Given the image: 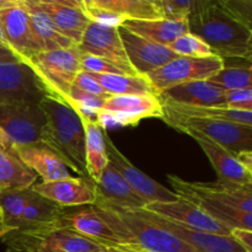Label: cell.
Here are the masks:
<instances>
[{
  "mask_svg": "<svg viewBox=\"0 0 252 252\" xmlns=\"http://www.w3.org/2000/svg\"><path fill=\"white\" fill-rule=\"evenodd\" d=\"M189 31L203 39L221 59H241L250 63L252 29L231 16L218 0L187 15Z\"/></svg>",
  "mask_w": 252,
  "mask_h": 252,
  "instance_id": "obj_1",
  "label": "cell"
},
{
  "mask_svg": "<svg viewBox=\"0 0 252 252\" xmlns=\"http://www.w3.org/2000/svg\"><path fill=\"white\" fill-rule=\"evenodd\" d=\"M46 123L41 142L51 148L80 177H89L85 161V132L80 115L64 101L46 95L39 101ZM90 179V177H89Z\"/></svg>",
  "mask_w": 252,
  "mask_h": 252,
  "instance_id": "obj_2",
  "label": "cell"
},
{
  "mask_svg": "<svg viewBox=\"0 0 252 252\" xmlns=\"http://www.w3.org/2000/svg\"><path fill=\"white\" fill-rule=\"evenodd\" d=\"M1 240L6 252H96L105 248L63 225L61 219L46 225L14 229Z\"/></svg>",
  "mask_w": 252,
  "mask_h": 252,
  "instance_id": "obj_3",
  "label": "cell"
},
{
  "mask_svg": "<svg viewBox=\"0 0 252 252\" xmlns=\"http://www.w3.org/2000/svg\"><path fill=\"white\" fill-rule=\"evenodd\" d=\"M162 111L164 116L161 120L179 132L207 138L225 148L234 155L245 150H252V126L211 118L189 117L174 112L164 106Z\"/></svg>",
  "mask_w": 252,
  "mask_h": 252,
  "instance_id": "obj_4",
  "label": "cell"
},
{
  "mask_svg": "<svg viewBox=\"0 0 252 252\" xmlns=\"http://www.w3.org/2000/svg\"><path fill=\"white\" fill-rule=\"evenodd\" d=\"M81 52L78 47L41 51L25 63L31 66L47 94L68 103L74 79L81 71Z\"/></svg>",
  "mask_w": 252,
  "mask_h": 252,
  "instance_id": "obj_5",
  "label": "cell"
},
{
  "mask_svg": "<svg viewBox=\"0 0 252 252\" xmlns=\"http://www.w3.org/2000/svg\"><path fill=\"white\" fill-rule=\"evenodd\" d=\"M164 116L159 96L155 94L142 95H112L106 98L101 110L97 111L96 122L105 129L110 126H137L147 118Z\"/></svg>",
  "mask_w": 252,
  "mask_h": 252,
  "instance_id": "obj_6",
  "label": "cell"
},
{
  "mask_svg": "<svg viewBox=\"0 0 252 252\" xmlns=\"http://www.w3.org/2000/svg\"><path fill=\"white\" fill-rule=\"evenodd\" d=\"M108 208L116 214L123 228L132 238L133 243L143 252H196L174 234L142 216L138 209L128 211L113 207Z\"/></svg>",
  "mask_w": 252,
  "mask_h": 252,
  "instance_id": "obj_7",
  "label": "cell"
},
{
  "mask_svg": "<svg viewBox=\"0 0 252 252\" xmlns=\"http://www.w3.org/2000/svg\"><path fill=\"white\" fill-rule=\"evenodd\" d=\"M225 65V61L218 56L206 58L177 57L165 65L148 73L147 79L152 84L154 93L159 95L166 89L179 84L194 80H207Z\"/></svg>",
  "mask_w": 252,
  "mask_h": 252,
  "instance_id": "obj_8",
  "label": "cell"
},
{
  "mask_svg": "<svg viewBox=\"0 0 252 252\" xmlns=\"http://www.w3.org/2000/svg\"><path fill=\"white\" fill-rule=\"evenodd\" d=\"M48 95L25 62L0 63V105H38Z\"/></svg>",
  "mask_w": 252,
  "mask_h": 252,
  "instance_id": "obj_9",
  "label": "cell"
},
{
  "mask_svg": "<svg viewBox=\"0 0 252 252\" xmlns=\"http://www.w3.org/2000/svg\"><path fill=\"white\" fill-rule=\"evenodd\" d=\"M167 180L174 187L175 193H191L252 214V185L241 186L219 180L216 182H189L175 175H169Z\"/></svg>",
  "mask_w": 252,
  "mask_h": 252,
  "instance_id": "obj_10",
  "label": "cell"
},
{
  "mask_svg": "<svg viewBox=\"0 0 252 252\" xmlns=\"http://www.w3.org/2000/svg\"><path fill=\"white\" fill-rule=\"evenodd\" d=\"M44 123L39 105H0V132L14 147L41 142Z\"/></svg>",
  "mask_w": 252,
  "mask_h": 252,
  "instance_id": "obj_11",
  "label": "cell"
},
{
  "mask_svg": "<svg viewBox=\"0 0 252 252\" xmlns=\"http://www.w3.org/2000/svg\"><path fill=\"white\" fill-rule=\"evenodd\" d=\"M103 139L107 148L110 162L117 169V171L122 175L123 179L144 201L145 204L154 203V202H174L180 198L179 194L162 186L161 184L153 180L147 174L140 171L137 166H134L116 147L115 143L108 137L106 129H103Z\"/></svg>",
  "mask_w": 252,
  "mask_h": 252,
  "instance_id": "obj_12",
  "label": "cell"
},
{
  "mask_svg": "<svg viewBox=\"0 0 252 252\" xmlns=\"http://www.w3.org/2000/svg\"><path fill=\"white\" fill-rule=\"evenodd\" d=\"M76 47L81 53L100 57L112 63L113 65L118 66L126 74H130V75L137 74L130 65L125 48H123L122 41L118 33V26H110V25L91 21L80 43Z\"/></svg>",
  "mask_w": 252,
  "mask_h": 252,
  "instance_id": "obj_13",
  "label": "cell"
},
{
  "mask_svg": "<svg viewBox=\"0 0 252 252\" xmlns=\"http://www.w3.org/2000/svg\"><path fill=\"white\" fill-rule=\"evenodd\" d=\"M61 223L105 248H118L128 252H138L123 241L95 206H89L88 208L71 213L64 211L61 217Z\"/></svg>",
  "mask_w": 252,
  "mask_h": 252,
  "instance_id": "obj_14",
  "label": "cell"
},
{
  "mask_svg": "<svg viewBox=\"0 0 252 252\" xmlns=\"http://www.w3.org/2000/svg\"><path fill=\"white\" fill-rule=\"evenodd\" d=\"M0 27L7 48L20 62H26L37 52H41L34 39L29 10L25 4L0 9Z\"/></svg>",
  "mask_w": 252,
  "mask_h": 252,
  "instance_id": "obj_15",
  "label": "cell"
},
{
  "mask_svg": "<svg viewBox=\"0 0 252 252\" xmlns=\"http://www.w3.org/2000/svg\"><path fill=\"white\" fill-rule=\"evenodd\" d=\"M138 211L145 218L150 219L155 224L164 228L165 230L174 234L176 238L186 243L196 252H248L231 235L194 230V229L174 223L161 216L150 213L143 208Z\"/></svg>",
  "mask_w": 252,
  "mask_h": 252,
  "instance_id": "obj_16",
  "label": "cell"
},
{
  "mask_svg": "<svg viewBox=\"0 0 252 252\" xmlns=\"http://www.w3.org/2000/svg\"><path fill=\"white\" fill-rule=\"evenodd\" d=\"M118 33L130 65L139 75H147L172 59L181 57L174 53L167 46L143 38L123 26H118Z\"/></svg>",
  "mask_w": 252,
  "mask_h": 252,
  "instance_id": "obj_17",
  "label": "cell"
},
{
  "mask_svg": "<svg viewBox=\"0 0 252 252\" xmlns=\"http://www.w3.org/2000/svg\"><path fill=\"white\" fill-rule=\"evenodd\" d=\"M34 192L54 202L62 208L94 206L96 201L95 184L89 177H66L36 184L32 186Z\"/></svg>",
  "mask_w": 252,
  "mask_h": 252,
  "instance_id": "obj_18",
  "label": "cell"
},
{
  "mask_svg": "<svg viewBox=\"0 0 252 252\" xmlns=\"http://www.w3.org/2000/svg\"><path fill=\"white\" fill-rule=\"evenodd\" d=\"M143 209L164 217V218L180 224V225L186 226V228L230 235L229 229L214 220L203 209L182 198H179L174 202H154V203L147 204Z\"/></svg>",
  "mask_w": 252,
  "mask_h": 252,
  "instance_id": "obj_19",
  "label": "cell"
},
{
  "mask_svg": "<svg viewBox=\"0 0 252 252\" xmlns=\"http://www.w3.org/2000/svg\"><path fill=\"white\" fill-rule=\"evenodd\" d=\"M94 184L96 194L95 204L128 211L142 209L147 206L111 162L105 167L100 180Z\"/></svg>",
  "mask_w": 252,
  "mask_h": 252,
  "instance_id": "obj_20",
  "label": "cell"
},
{
  "mask_svg": "<svg viewBox=\"0 0 252 252\" xmlns=\"http://www.w3.org/2000/svg\"><path fill=\"white\" fill-rule=\"evenodd\" d=\"M189 137L193 138L198 143L201 149L208 158L213 169L216 170L219 181L241 185V186L252 185V172L248 171L238 161L235 155L231 154L221 145L217 144L207 138L201 137V135L191 134Z\"/></svg>",
  "mask_w": 252,
  "mask_h": 252,
  "instance_id": "obj_21",
  "label": "cell"
},
{
  "mask_svg": "<svg viewBox=\"0 0 252 252\" xmlns=\"http://www.w3.org/2000/svg\"><path fill=\"white\" fill-rule=\"evenodd\" d=\"M160 98L187 106H226L225 91L208 80H194L171 86Z\"/></svg>",
  "mask_w": 252,
  "mask_h": 252,
  "instance_id": "obj_22",
  "label": "cell"
},
{
  "mask_svg": "<svg viewBox=\"0 0 252 252\" xmlns=\"http://www.w3.org/2000/svg\"><path fill=\"white\" fill-rule=\"evenodd\" d=\"M14 148L22 162L34 174L41 176L43 182L70 177L65 164L51 148L42 142Z\"/></svg>",
  "mask_w": 252,
  "mask_h": 252,
  "instance_id": "obj_23",
  "label": "cell"
},
{
  "mask_svg": "<svg viewBox=\"0 0 252 252\" xmlns=\"http://www.w3.org/2000/svg\"><path fill=\"white\" fill-rule=\"evenodd\" d=\"M120 26H123L143 38L162 46H169L177 37L189 32L187 17H161L150 20L126 19Z\"/></svg>",
  "mask_w": 252,
  "mask_h": 252,
  "instance_id": "obj_24",
  "label": "cell"
},
{
  "mask_svg": "<svg viewBox=\"0 0 252 252\" xmlns=\"http://www.w3.org/2000/svg\"><path fill=\"white\" fill-rule=\"evenodd\" d=\"M37 175L22 162L15 148L0 132V189H24L33 186Z\"/></svg>",
  "mask_w": 252,
  "mask_h": 252,
  "instance_id": "obj_25",
  "label": "cell"
},
{
  "mask_svg": "<svg viewBox=\"0 0 252 252\" xmlns=\"http://www.w3.org/2000/svg\"><path fill=\"white\" fill-rule=\"evenodd\" d=\"M51 19L54 26L62 34L68 37L78 46L88 29L91 19L84 10L61 4H48L37 0H31Z\"/></svg>",
  "mask_w": 252,
  "mask_h": 252,
  "instance_id": "obj_26",
  "label": "cell"
},
{
  "mask_svg": "<svg viewBox=\"0 0 252 252\" xmlns=\"http://www.w3.org/2000/svg\"><path fill=\"white\" fill-rule=\"evenodd\" d=\"M103 11L106 14L126 19L150 20L165 17L162 10L149 0H89L85 12Z\"/></svg>",
  "mask_w": 252,
  "mask_h": 252,
  "instance_id": "obj_27",
  "label": "cell"
},
{
  "mask_svg": "<svg viewBox=\"0 0 252 252\" xmlns=\"http://www.w3.org/2000/svg\"><path fill=\"white\" fill-rule=\"evenodd\" d=\"M85 132V161L88 176L94 182H97L103 170L110 162L107 148L103 139V129L96 121L81 117Z\"/></svg>",
  "mask_w": 252,
  "mask_h": 252,
  "instance_id": "obj_28",
  "label": "cell"
},
{
  "mask_svg": "<svg viewBox=\"0 0 252 252\" xmlns=\"http://www.w3.org/2000/svg\"><path fill=\"white\" fill-rule=\"evenodd\" d=\"M25 6L29 10L30 21L34 39L41 51H52L59 48H70L76 44L73 41L62 34L57 30L48 16L36 6L31 0H25Z\"/></svg>",
  "mask_w": 252,
  "mask_h": 252,
  "instance_id": "obj_29",
  "label": "cell"
},
{
  "mask_svg": "<svg viewBox=\"0 0 252 252\" xmlns=\"http://www.w3.org/2000/svg\"><path fill=\"white\" fill-rule=\"evenodd\" d=\"M160 98V97H159ZM164 107L180 113L196 118H211V120L229 121V122L240 123V125L252 126V111H239L229 108L226 106H187L174 103L171 101L160 98Z\"/></svg>",
  "mask_w": 252,
  "mask_h": 252,
  "instance_id": "obj_30",
  "label": "cell"
},
{
  "mask_svg": "<svg viewBox=\"0 0 252 252\" xmlns=\"http://www.w3.org/2000/svg\"><path fill=\"white\" fill-rule=\"evenodd\" d=\"M93 78L110 95H142L155 94L145 75L130 74H93ZM157 95V94H155Z\"/></svg>",
  "mask_w": 252,
  "mask_h": 252,
  "instance_id": "obj_31",
  "label": "cell"
},
{
  "mask_svg": "<svg viewBox=\"0 0 252 252\" xmlns=\"http://www.w3.org/2000/svg\"><path fill=\"white\" fill-rule=\"evenodd\" d=\"M63 212L64 208L34 192L22 211L17 228H31L56 223L61 219Z\"/></svg>",
  "mask_w": 252,
  "mask_h": 252,
  "instance_id": "obj_32",
  "label": "cell"
},
{
  "mask_svg": "<svg viewBox=\"0 0 252 252\" xmlns=\"http://www.w3.org/2000/svg\"><path fill=\"white\" fill-rule=\"evenodd\" d=\"M33 193L32 186L24 189H0V213L7 228L14 230L19 226L22 211Z\"/></svg>",
  "mask_w": 252,
  "mask_h": 252,
  "instance_id": "obj_33",
  "label": "cell"
},
{
  "mask_svg": "<svg viewBox=\"0 0 252 252\" xmlns=\"http://www.w3.org/2000/svg\"><path fill=\"white\" fill-rule=\"evenodd\" d=\"M211 83L216 84L224 91L238 90V89L252 88V76H251V65L246 66H226L217 71L212 76L207 79Z\"/></svg>",
  "mask_w": 252,
  "mask_h": 252,
  "instance_id": "obj_34",
  "label": "cell"
},
{
  "mask_svg": "<svg viewBox=\"0 0 252 252\" xmlns=\"http://www.w3.org/2000/svg\"><path fill=\"white\" fill-rule=\"evenodd\" d=\"M174 53L181 57H193V58H206V57L216 56L214 52L212 51L211 47L199 38L196 34L187 32L182 36L177 37L172 43L169 46Z\"/></svg>",
  "mask_w": 252,
  "mask_h": 252,
  "instance_id": "obj_35",
  "label": "cell"
},
{
  "mask_svg": "<svg viewBox=\"0 0 252 252\" xmlns=\"http://www.w3.org/2000/svg\"><path fill=\"white\" fill-rule=\"evenodd\" d=\"M81 70L88 71L93 74H126L121 70L118 66L113 65L110 62L100 58V57L93 56V54L81 53L80 58Z\"/></svg>",
  "mask_w": 252,
  "mask_h": 252,
  "instance_id": "obj_36",
  "label": "cell"
},
{
  "mask_svg": "<svg viewBox=\"0 0 252 252\" xmlns=\"http://www.w3.org/2000/svg\"><path fill=\"white\" fill-rule=\"evenodd\" d=\"M226 107L239 111H252V88L225 91Z\"/></svg>",
  "mask_w": 252,
  "mask_h": 252,
  "instance_id": "obj_37",
  "label": "cell"
},
{
  "mask_svg": "<svg viewBox=\"0 0 252 252\" xmlns=\"http://www.w3.org/2000/svg\"><path fill=\"white\" fill-rule=\"evenodd\" d=\"M73 86L78 88L79 90L91 94V95H95V96H98V97L105 98V100L112 96L110 95V94H108L107 91H106L105 89H103L102 86H101L100 84L93 78V75H91L90 73H88V71H84V70L79 71L78 75H76L75 79H74Z\"/></svg>",
  "mask_w": 252,
  "mask_h": 252,
  "instance_id": "obj_38",
  "label": "cell"
},
{
  "mask_svg": "<svg viewBox=\"0 0 252 252\" xmlns=\"http://www.w3.org/2000/svg\"><path fill=\"white\" fill-rule=\"evenodd\" d=\"M212 1L214 0H172L167 17L169 19L187 17V15L197 11Z\"/></svg>",
  "mask_w": 252,
  "mask_h": 252,
  "instance_id": "obj_39",
  "label": "cell"
},
{
  "mask_svg": "<svg viewBox=\"0 0 252 252\" xmlns=\"http://www.w3.org/2000/svg\"><path fill=\"white\" fill-rule=\"evenodd\" d=\"M230 235L248 252H252V230L235 228L230 230Z\"/></svg>",
  "mask_w": 252,
  "mask_h": 252,
  "instance_id": "obj_40",
  "label": "cell"
},
{
  "mask_svg": "<svg viewBox=\"0 0 252 252\" xmlns=\"http://www.w3.org/2000/svg\"><path fill=\"white\" fill-rule=\"evenodd\" d=\"M238 161L245 167L248 171L252 172V150H245V152L239 153L238 155H235Z\"/></svg>",
  "mask_w": 252,
  "mask_h": 252,
  "instance_id": "obj_41",
  "label": "cell"
},
{
  "mask_svg": "<svg viewBox=\"0 0 252 252\" xmlns=\"http://www.w3.org/2000/svg\"><path fill=\"white\" fill-rule=\"evenodd\" d=\"M37 1L41 2H48V4H61V5H66V6L71 7H78L85 11V6H84L83 1L81 0H37Z\"/></svg>",
  "mask_w": 252,
  "mask_h": 252,
  "instance_id": "obj_42",
  "label": "cell"
},
{
  "mask_svg": "<svg viewBox=\"0 0 252 252\" xmlns=\"http://www.w3.org/2000/svg\"><path fill=\"white\" fill-rule=\"evenodd\" d=\"M14 62H20L17 57L12 53L10 49L0 47V63H14Z\"/></svg>",
  "mask_w": 252,
  "mask_h": 252,
  "instance_id": "obj_43",
  "label": "cell"
},
{
  "mask_svg": "<svg viewBox=\"0 0 252 252\" xmlns=\"http://www.w3.org/2000/svg\"><path fill=\"white\" fill-rule=\"evenodd\" d=\"M171 1L172 0H159V5L161 7L162 12H164L165 17H167L170 11V6H171Z\"/></svg>",
  "mask_w": 252,
  "mask_h": 252,
  "instance_id": "obj_44",
  "label": "cell"
},
{
  "mask_svg": "<svg viewBox=\"0 0 252 252\" xmlns=\"http://www.w3.org/2000/svg\"><path fill=\"white\" fill-rule=\"evenodd\" d=\"M10 231H11V229H9L6 225H5L4 220H2L1 213H0V239L4 238V236L6 235L7 233H10Z\"/></svg>",
  "mask_w": 252,
  "mask_h": 252,
  "instance_id": "obj_45",
  "label": "cell"
},
{
  "mask_svg": "<svg viewBox=\"0 0 252 252\" xmlns=\"http://www.w3.org/2000/svg\"><path fill=\"white\" fill-rule=\"evenodd\" d=\"M96 252H128V251L123 250V249H118V248H103Z\"/></svg>",
  "mask_w": 252,
  "mask_h": 252,
  "instance_id": "obj_46",
  "label": "cell"
},
{
  "mask_svg": "<svg viewBox=\"0 0 252 252\" xmlns=\"http://www.w3.org/2000/svg\"><path fill=\"white\" fill-rule=\"evenodd\" d=\"M0 47L7 48V44H6V42H5L4 34H2V31H1V27H0ZM7 49H9V48H7Z\"/></svg>",
  "mask_w": 252,
  "mask_h": 252,
  "instance_id": "obj_47",
  "label": "cell"
},
{
  "mask_svg": "<svg viewBox=\"0 0 252 252\" xmlns=\"http://www.w3.org/2000/svg\"><path fill=\"white\" fill-rule=\"evenodd\" d=\"M11 5H15V4H11V2H9L7 0H0V9H4V7H7V6H11Z\"/></svg>",
  "mask_w": 252,
  "mask_h": 252,
  "instance_id": "obj_48",
  "label": "cell"
},
{
  "mask_svg": "<svg viewBox=\"0 0 252 252\" xmlns=\"http://www.w3.org/2000/svg\"><path fill=\"white\" fill-rule=\"evenodd\" d=\"M9 2H11V4H15V5H20V4H24L25 0H7Z\"/></svg>",
  "mask_w": 252,
  "mask_h": 252,
  "instance_id": "obj_49",
  "label": "cell"
},
{
  "mask_svg": "<svg viewBox=\"0 0 252 252\" xmlns=\"http://www.w3.org/2000/svg\"><path fill=\"white\" fill-rule=\"evenodd\" d=\"M81 1H83V4H84V6L86 7V5L89 4V0H81Z\"/></svg>",
  "mask_w": 252,
  "mask_h": 252,
  "instance_id": "obj_50",
  "label": "cell"
},
{
  "mask_svg": "<svg viewBox=\"0 0 252 252\" xmlns=\"http://www.w3.org/2000/svg\"><path fill=\"white\" fill-rule=\"evenodd\" d=\"M153 1H154V2H155V4H157V5H158V6H159V7H160V5H159V0H153ZM160 9H161V7H160Z\"/></svg>",
  "mask_w": 252,
  "mask_h": 252,
  "instance_id": "obj_51",
  "label": "cell"
},
{
  "mask_svg": "<svg viewBox=\"0 0 252 252\" xmlns=\"http://www.w3.org/2000/svg\"><path fill=\"white\" fill-rule=\"evenodd\" d=\"M218 1L221 4V2H225V1H228V0H218Z\"/></svg>",
  "mask_w": 252,
  "mask_h": 252,
  "instance_id": "obj_52",
  "label": "cell"
}]
</instances>
